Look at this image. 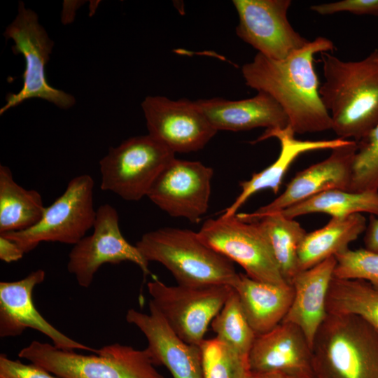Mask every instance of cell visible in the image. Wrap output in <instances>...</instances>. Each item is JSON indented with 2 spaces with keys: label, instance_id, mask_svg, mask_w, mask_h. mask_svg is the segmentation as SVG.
Segmentation results:
<instances>
[{
  "label": "cell",
  "instance_id": "30",
  "mask_svg": "<svg viewBox=\"0 0 378 378\" xmlns=\"http://www.w3.org/2000/svg\"><path fill=\"white\" fill-rule=\"evenodd\" d=\"M356 144L349 190H378V124Z\"/></svg>",
  "mask_w": 378,
  "mask_h": 378
},
{
  "label": "cell",
  "instance_id": "16",
  "mask_svg": "<svg viewBox=\"0 0 378 378\" xmlns=\"http://www.w3.org/2000/svg\"><path fill=\"white\" fill-rule=\"evenodd\" d=\"M45 278V271L38 269L20 280L0 282V337H17L31 328L48 337L58 349L95 352L96 349L62 333L37 310L33 291Z\"/></svg>",
  "mask_w": 378,
  "mask_h": 378
},
{
  "label": "cell",
  "instance_id": "5",
  "mask_svg": "<svg viewBox=\"0 0 378 378\" xmlns=\"http://www.w3.org/2000/svg\"><path fill=\"white\" fill-rule=\"evenodd\" d=\"M18 356L60 378H165L145 349L118 343L84 355L34 340Z\"/></svg>",
  "mask_w": 378,
  "mask_h": 378
},
{
  "label": "cell",
  "instance_id": "24",
  "mask_svg": "<svg viewBox=\"0 0 378 378\" xmlns=\"http://www.w3.org/2000/svg\"><path fill=\"white\" fill-rule=\"evenodd\" d=\"M45 209L37 190L20 186L10 169L0 165V234L32 227L40 221Z\"/></svg>",
  "mask_w": 378,
  "mask_h": 378
},
{
  "label": "cell",
  "instance_id": "23",
  "mask_svg": "<svg viewBox=\"0 0 378 378\" xmlns=\"http://www.w3.org/2000/svg\"><path fill=\"white\" fill-rule=\"evenodd\" d=\"M361 214L331 218L323 227L306 234L298 252L299 271L312 267L349 249V244L365 231Z\"/></svg>",
  "mask_w": 378,
  "mask_h": 378
},
{
  "label": "cell",
  "instance_id": "36",
  "mask_svg": "<svg viewBox=\"0 0 378 378\" xmlns=\"http://www.w3.org/2000/svg\"><path fill=\"white\" fill-rule=\"evenodd\" d=\"M248 378H301L277 371L253 372Z\"/></svg>",
  "mask_w": 378,
  "mask_h": 378
},
{
  "label": "cell",
  "instance_id": "34",
  "mask_svg": "<svg viewBox=\"0 0 378 378\" xmlns=\"http://www.w3.org/2000/svg\"><path fill=\"white\" fill-rule=\"evenodd\" d=\"M25 253L12 239L0 234V259L10 263L20 260Z\"/></svg>",
  "mask_w": 378,
  "mask_h": 378
},
{
  "label": "cell",
  "instance_id": "7",
  "mask_svg": "<svg viewBox=\"0 0 378 378\" xmlns=\"http://www.w3.org/2000/svg\"><path fill=\"white\" fill-rule=\"evenodd\" d=\"M174 153L149 134L111 147L99 161L101 189L127 201H139L173 160Z\"/></svg>",
  "mask_w": 378,
  "mask_h": 378
},
{
  "label": "cell",
  "instance_id": "22",
  "mask_svg": "<svg viewBox=\"0 0 378 378\" xmlns=\"http://www.w3.org/2000/svg\"><path fill=\"white\" fill-rule=\"evenodd\" d=\"M232 288L256 335L270 331L283 321L294 295L290 284L263 282L243 273H239Z\"/></svg>",
  "mask_w": 378,
  "mask_h": 378
},
{
  "label": "cell",
  "instance_id": "12",
  "mask_svg": "<svg viewBox=\"0 0 378 378\" xmlns=\"http://www.w3.org/2000/svg\"><path fill=\"white\" fill-rule=\"evenodd\" d=\"M239 23L237 36L264 56L284 59L310 41L290 24V0H234Z\"/></svg>",
  "mask_w": 378,
  "mask_h": 378
},
{
  "label": "cell",
  "instance_id": "37",
  "mask_svg": "<svg viewBox=\"0 0 378 378\" xmlns=\"http://www.w3.org/2000/svg\"><path fill=\"white\" fill-rule=\"evenodd\" d=\"M376 60L378 61V49L370 54Z\"/></svg>",
  "mask_w": 378,
  "mask_h": 378
},
{
  "label": "cell",
  "instance_id": "28",
  "mask_svg": "<svg viewBox=\"0 0 378 378\" xmlns=\"http://www.w3.org/2000/svg\"><path fill=\"white\" fill-rule=\"evenodd\" d=\"M211 325L216 337L237 353L248 357L257 335L234 289Z\"/></svg>",
  "mask_w": 378,
  "mask_h": 378
},
{
  "label": "cell",
  "instance_id": "32",
  "mask_svg": "<svg viewBox=\"0 0 378 378\" xmlns=\"http://www.w3.org/2000/svg\"><path fill=\"white\" fill-rule=\"evenodd\" d=\"M310 8L320 15L349 12L355 15L378 16V0H342L314 5Z\"/></svg>",
  "mask_w": 378,
  "mask_h": 378
},
{
  "label": "cell",
  "instance_id": "8",
  "mask_svg": "<svg viewBox=\"0 0 378 378\" xmlns=\"http://www.w3.org/2000/svg\"><path fill=\"white\" fill-rule=\"evenodd\" d=\"M4 35L13 40L12 50L22 54L25 60L22 74L23 85L18 93H8L6 103L1 108L2 115L9 108L31 98H40L62 108H68L75 103L74 97L62 90L50 86L46 78L45 66L54 46L44 28L38 23L37 15L19 3L18 15L8 26Z\"/></svg>",
  "mask_w": 378,
  "mask_h": 378
},
{
  "label": "cell",
  "instance_id": "35",
  "mask_svg": "<svg viewBox=\"0 0 378 378\" xmlns=\"http://www.w3.org/2000/svg\"><path fill=\"white\" fill-rule=\"evenodd\" d=\"M365 248L378 253V218L371 215L364 236Z\"/></svg>",
  "mask_w": 378,
  "mask_h": 378
},
{
  "label": "cell",
  "instance_id": "13",
  "mask_svg": "<svg viewBox=\"0 0 378 378\" xmlns=\"http://www.w3.org/2000/svg\"><path fill=\"white\" fill-rule=\"evenodd\" d=\"M213 169L199 161L174 158L158 175L147 196L172 217L198 223L206 212Z\"/></svg>",
  "mask_w": 378,
  "mask_h": 378
},
{
  "label": "cell",
  "instance_id": "10",
  "mask_svg": "<svg viewBox=\"0 0 378 378\" xmlns=\"http://www.w3.org/2000/svg\"><path fill=\"white\" fill-rule=\"evenodd\" d=\"M197 234L207 246L239 264L249 277L275 284H288L283 277L264 234L255 222L236 215L209 218Z\"/></svg>",
  "mask_w": 378,
  "mask_h": 378
},
{
  "label": "cell",
  "instance_id": "27",
  "mask_svg": "<svg viewBox=\"0 0 378 378\" xmlns=\"http://www.w3.org/2000/svg\"><path fill=\"white\" fill-rule=\"evenodd\" d=\"M328 314H354L378 336V289L360 279L333 277L327 298Z\"/></svg>",
  "mask_w": 378,
  "mask_h": 378
},
{
  "label": "cell",
  "instance_id": "31",
  "mask_svg": "<svg viewBox=\"0 0 378 378\" xmlns=\"http://www.w3.org/2000/svg\"><path fill=\"white\" fill-rule=\"evenodd\" d=\"M335 258L334 277L363 280L378 289V253L365 248H349Z\"/></svg>",
  "mask_w": 378,
  "mask_h": 378
},
{
  "label": "cell",
  "instance_id": "26",
  "mask_svg": "<svg viewBox=\"0 0 378 378\" xmlns=\"http://www.w3.org/2000/svg\"><path fill=\"white\" fill-rule=\"evenodd\" d=\"M279 212L290 218L314 213L326 214L331 218L361 213L378 215V190H328Z\"/></svg>",
  "mask_w": 378,
  "mask_h": 378
},
{
  "label": "cell",
  "instance_id": "17",
  "mask_svg": "<svg viewBox=\"0 0 378 378\" xmlns=\"http://www.w3.org/2000/svg\"><path fill=\"white\" fill-rule=\"evenodd\" d=\"M149 314L131 308L127 322L135 326L147 340L145 349L154 365H163L173 378H202L199 346L180 338L149 302Z\"/></svg>",
  "mask_w": 378,
  "mask_h": 378
},
{
  "label": "cell",
  "instance_id": "19",
  "mask_svg": "<svg viewBox=\"0 0 378 378\" xmlns=\"http://www.w3.org/2000/svg\"><path fill=\"white\" fill-rule=\"evenodd\" d=\"M295 135L289 126L285 128L267 129L254 141L257 143L271 137L276 138L281 145L279 155L272 164L260 172L254 173L249 180L239 183L241 187L239 195L223 211L222 216L230 217L236 215L248 199L260 190L270 189L276 194L289 167L301 154L317 150H332L350 141L340 138L318 141L299 140L295 138Z\"/></svg>",
  "mask_w": 378,
  "mask_h": 378
},
{
  "label": "cell",
  "instance_id": "21",
  "mask_svg": "<svg viewBox=\"0 0 378 378\" xmlns=\"http://www.w3.org/2000/svg\"><path fill=\"white\" fill-rule=\"evenodd\" d=\"M336 264L335 257L329 258L299 272L291 281L293 299L282 321L299 327L312 349L316 334L328 315L327 298Z\"/></svg>",
  "mask_w": 378,
  "mask_h": 378
},
{
  "label": "cell",
  "instance_id": "14",
  "mask_svg": "<svg viewBox=\"0 0 378 378\" xmlns=\"http://www.w3.org/2000/svg\"><path fill=\"white\" fill-rule=\"evenodd\" d=\"M141 106L148 134L174 153L200 150L217 132L196 102L149 96Z\"/></svg>",
  "mask_w": 378,
  "mask_h": 378
},
{
  "label": "cell",
  "instance_id": "25",
  "mask_svg": "<svg viewBox=\"0 0 378 378\" xmlns=\"http://www.w3.org/2000/svg\"><path fill=\"white\" fill-rule=\"evenodd\" d=\"M255 222L266 237L279 269L290 284L300 272L298 252L307 234L300 224L280 212L262 216Z\"/></svg>",
  "mask_w": 378,
  "mask_h": 378
},
{
  "label": "cell",
  "instance_id": "3",
  "mask_svg": "<svg viewBox=\"0 0 378 378\" xmlns=\"http://www.w3.org/2000/svg\"><path fill=\"white\" fill-rule=\"evenodd\" d=\"M135 246L147 262H158L178 285L233 287L239 273L233 262L187 229L162 227L142 235Z\"/></svg>",
  "mask_w": 378,
  "mask_h": 378
},
{
  "label": "cell",
  "instance_id": "33",
  "mask_svg": "<svg viewBox=\"0 0 378 378\" xmlns=\"http://www.w3.org/2000/svg\"><path fill=\"white\" fill-rule=\"evenodd\" d=\"M0 378H60L32 363L13 360L0 354Z\"/></svg>",
  "mask_w": 378,
  "mask_h": 378
},
{
  "label": "cell",
  "instance_id": "15",
  "mask_svg": "<svg viewBox=\"0 0 378 378\" xmlns=\"http://www.w3.org/2000/svg\"><path fill=\"white\" fill-rule=\"evenodd\" d=\"M356 149V141L354 140L332 149L326 159L297 173L284 191L270 203L251 213H237L236 216L241 220L252 222L263 216L281 211L323 191L349 190Z\"/></svg>",
  "mask_w": 378,
  "mask_h": 378
},
{
  "label": "cell",
  "instance_id": "9",
  "mask_svg": "<svg viewBox=\"0 0 378 378\" xmlns=\"http://www.w3.org/2000/svg\"><path fill=\"white\" fill-rule=\"evenodd\" d=\"M147 288L150 302L176 334L186 342L199 346L208 326L232 290L229 286H169L155 279Z\"/></svg>",
  "mask_w": 378,
  "mask_h": 378
},
{
  "label": "cell",
  "instance_id": "20",
  "mask_svg": "<svg viewBox=\"0 0 378 378\" xmlns=\"http://www.w3.org/2000/svg\"><path fill=\"white\" fill-rule=\"evenodd\" d=\"M196 104L217 131L285 128L289 125L288 118L281 106L263 92H258L249 99L231 101L218 97L199 99Z\"/></svg>",
  "mask_w": 378,
  "mask_h": 378
},
{
  "label": "cell",
  "instance_id": "4",
  "mask_svg": "<svg viewBox=\"0 0 378 378\" xmlns=\"http://www.w3.org/2000/svg\"><path fill=\"white\" fill-rule=\"evenodd\" d=\"M314 378H378V336L360 317L328 314L312 345Z\"/></svg>",
  "mask_w": 378,
  "mask_h": 378
},
{
  "label": "cell",
  "instance_id": "6",
  "mask_svg": "<svg viewBox=\"0 0 378 378\" xmlns=\"http://www.w3.org/2000/svg\"><path fill=\"white\" fill-rule=\"evenodd\" d=\"M94 181L89 174L71 178L64 191L46 207L40 221L20 232L0 234L15 241L24 253L41 242L75 245L93 227L97 210L94 206Z\"/></svg>",
  "mask_w": 378,
  "mask_h": 378
},
{
  "label": "cell",
  "instance_id": "18",
  "mask_svg": "<svg viewBox=\"0 0 378 378\" xmlns=\"http://www.w3.org/2000/svg\"><path fill=\"white\" fill-rule=\"evenodd\" d=\"M253 372L277 371L301 378H314L312 349L301 329L281 321L256 336L248 355Z\"/></svg>",
  "mask_w": 378,
  "mask_h": 378
},
{
  "label": "cell",
  "instance_id": "11",
  "mask_svg": "<svg viewBox=\"0 0 378 378\" xmlns=\"http://www.w3.org/2000/svg\"><path fill=\"white\" fill-rule=\"evenodd\" d=\"M92 228V233L74 245L68 256L67 270L80 286L90 287L98 270L107 263L129 261L138 265L144 276L150 274L149 262L123 237L118 211L113 206L104 204L97 209Z\"/></svg>",
  "mask_w": 378,
  "mask_h": 378
},
{
  "label": "cell",
  "instance_id": "29",
  "mask_svg": "<svg viewBox=\"0 0 378 378\" xmlns=\"http://www.w3.org/2000/svg\"><path fill=\"white\" fill-rule=\"evenodd\" d=\"M202 378H248V357L228 346L217 337L204 339L199 345Z\"/></svg>",
  "mask_w": 378,
  "mask_h": 378
},
{
  "label": "cell",
  "instance_id": "1",
  "mask_svg": "<svg viewBox=\"0 0 378 378\" xmlns=\"http://www.w3.org/2000/svg\"><path fill=\"white\" fill-rule=\"evenodd\" d=\"M334 48L330 39L318 36L284 59L258 52L251 62L243 65L242 76L246 85L278 102L295 134L328 130L332 129V120L320 97L314 59L316 54Z\"/></svg>",
  "mask_w": 378,
  "mask_h": 378
},
{
  "label": "cell",
  "instance_id": "2",
  "mask_svg": "<svg viewBox=\"0 0 378 378\" xmlns=\"http://www.w3.org/2000/svg\"><path fill=\"white\" fill-rule=\"evenodd\" d=\"M325 81L319 88L323 106L338 138L358 141L378 124V61L371 55L344 61L321 52Z\"/></svg>",
  "mask_w": 378,
  "mask_h": 378
}]
</instances>
